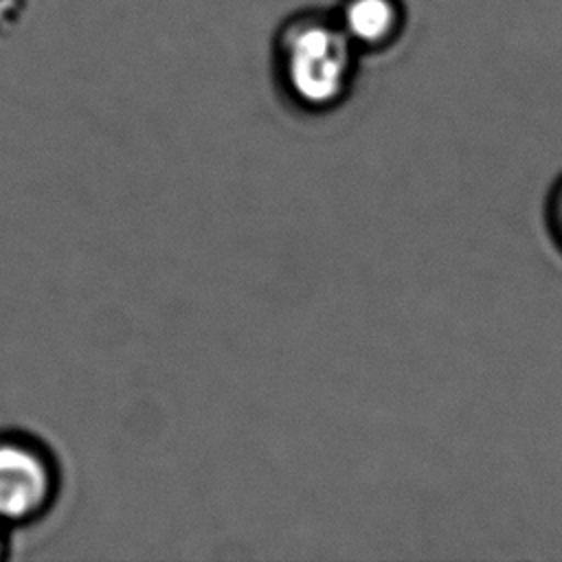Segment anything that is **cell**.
<instances>
[{
  "mask_svg": "<svg viewBox=\"0 0 562 562\" xmlns=\"http://www.w3.org/2000/svg\"><path fill=\"white\" fill-rule=\"evenodd\" d=\"M356 61L358 48L334 18H294L277 40L279 86L305 112H327L342 103L356 77Z\"/></svg>",
  "mask_w": 562,
  "mask_h": 562,
  "instance_id": "cell-1",
  "label": "cell"
},
{
  "mask_svg": "<svg viewBox=\"0 0 562 562\" xmlns=\"http://www.w3.org/2000/svg\"><path fill=\"white\" fill-rule=\"evenodd\" d=\"M50 494L46 461L15 443L0 446V518L18 520L42 509Z\"/></svg>",
  "mask_w": 562,
  "mask_h": 562,
  "instance_id": "cell-2",
  "label": "cell"
},
{
  "mask_svg": "<svg viewBox=\"0 0 562 562\" xmlns=\"http://www.w3.org/2000/svg\"><path fill=\"white\" fill-rule=\"evenodd\" d=\"M334 20L358 50L380 48L400 31L402 7L397 0H342Z\"/></svg>",
  "mask_w": 562,
  "mask_h": 562,
  "instance_id": "cell-3",
  "label": "cell"
},
{
  "mask_svg": "<svg viewBox=\"0 0 562 562\" xmlns=\"http://www.w3.org/2000/svg\"><path fill=\"white\" fill-rule=\"evenodd\" d=\"M549 224H551V233L558 241V246L562 248V178L558 180V184L551 191L549 198Z\"/></svg>",
  "mask_w": 562,
  "mask_h": 562,
  "instance_id": "cell-4",
  "label": "cell"
}]
</instances>
